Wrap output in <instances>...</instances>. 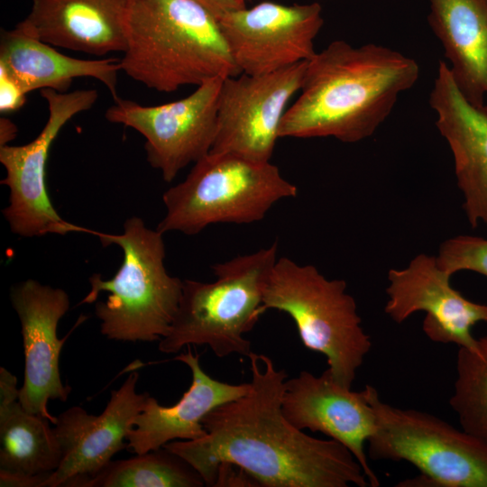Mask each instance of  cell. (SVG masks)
<instances>
[{
    "label": "cell",
    "instance_id": "cell-1",
    "mask_svg": "<svg viewBox=\"0 0 487 487\" xmlns=\"http://www.w3.org/2000/svg\"><path fill=\"white\" fill-rule=\"evenodd\" d=\"M247 393L202 419L206 436L164 446L214 486L218 466L231 463L262 487L370 486L363 467L341 443L313 437L282 412L287 372L265 354L251 352Z\"/></svg>",
    "mask_w": 487,
    "mask_h": 487
},
{
    "label": "cell",
    "instance_id": "cell-2",
    "mask_svg": "<svg viewBox=\"0 0 487 487\" xmlns=\"http://www.w3.org/2000/svg\"><path fill=\"white\" fill-rule=\"evenodd\" d=\"M419 75L418 62L400 51L335 40L308 60L300 95L281 119L280 138L361 142L376 132Z\"/></svg>",
    "mask_w": 487,
    "mask_h": 487
},
{
    "label": "cell",
    "instance_id": "cell-3",
    "mask_svg": "<svg viewBox=\"0 0 487 487\" xmlns=\"http://www.w3.org/2000/svg\"><path fill=\"white\" fill-rule=\"evenodd\" d=\"M123 54L121 71L162 93L242 74L217 19L193 0H128Z\"/></svg>",
    "mask_w": 487,
    "mask_h": 487
},
{
    "label": "cell",
    "instance_id": "cell-4",
    "mask_svg": "<svg viewBox=\"0 0 487 487\" xmlns=\"http://www.w3.org/2000/svg\"><path fill=\"white\" fill-rule=\"evenodd\" d=\"M91 234L104 246L118 245L124 258L112 278L104 280L99 273L89 278L90 290L80 304L108 292L106 300L95 305L102 335L116 341H160L170 329L183 288V280L166 270L164 234L139 216L126 219L121 234Z\"/></svg>",
    "mask_w": 487,
    "mask_h": 487
},
{
    "label": "cell",
    "instance_id": "cell-5",
    "mask_svg": "<svg viewBox=\"0 0 487 487\" xmlns=\"http://www.w3.org/2000/svg\"><path fill=\"white\" fill-rule=\"evenodd\" d=\"M278 243L211 266L216 280H183L181 299L169 333L158 349L175 354L184 346L207 345L218 357L248 356L244 337L265 312L264 286L277 261Z\"/></svg>",
    "mask_w": 487,
    "mask_h": 487
},
{
    "label": "cell",
    "instance_id": "cell-6",
    "mask_svg": "<svg viewBox=\"0 0 487 487\" xmlns=\"http://www.w3.org/2000/svg\"><path fill=\"white\" fill-rule=\"evenodd\" d=\"M297 194L271 161L209 152L163 193L166 213L157 229L195 235L214 224L259 222L277 202Z\"/></svg>",
    "mask_w": 487,
    "mask_h": 487
},
{
    "label": "cell",
    "instance_id": "cell-7",
    "mask_svg": "<svg viewBox=\"0 0 487 487\" xmlns=\"http://www.w3.org/2000/svg\"><path fill=\"white\" fill-rule=\"evenodd\" d=\"M346 289L345 280H329L314 265L280 257L264 286L262 308L287 313L303 345L326 355L333 379L352 389L372 342Z\"/></svg>",
    "mask_w": 487,
    "mask_h": 487
},
{
    "label": "cell",
    "instance_id": "cell-8",
    "mask_svg": "<svg viewBox=\"0 0 487 487\" xmlns=\"http://www.w3.org/2000/svg\"><path fill=\"white\" fill-rule=\"evenodd\" d=\"M365 388L376 417L368 456L406 461L420 472L397 486L487 487L486 441L429 413L393 407Z\"/></svg>",
    "mask_w": 487,
    "mask_h": 487
},
{
    "label": "cell",
    "instance_id": "cell-9",
    "mask_svg": "<svg viewBox=\"0 0 487 487\" xmlns=\"http://www.w3.org/2000/svg\"><path fill=\"white\" fill-rule=\"evenodd\" d=\"M40 94L49 111L40 133L23 145L0 146V162L6 172L1 184L9 189L4 217L11 232L23 238L89 234L90 229L69 223L56 211L47 189L46 170L51 147L60 130L76 115L90 109L98 93L96 89L61 93L45 88Z\"/></svg>",
    "mask_w": 487,
    "mask_h": 487
},
{
    "label": "cell",
    "instance_id": "cell-10",
    "mask_svg": "<svg viewBox=\"0 0 487 487\" xmlns=\"http://www.w3.org/2000/svg\"><path fill=\"white\" fill-rule=\"evenodd\" d=\"M225 78H209L190 95L167 104L143 106L119 97L106 109L105 117L141 133L147 161L164 181L171 182L181 170L210 152Z\"/></svg>",
    "mask_w": 487,
    "mask_h": 487
},
{
    "label": "cell",
    "instance_id": "cell-11",
    "mask_svg": "<svg viewBox=\"0 0 487 487\" xmlns=\"http://www.w3.org/2000/svg\"><path fill=\"white\" fill-rule=\"evenodd\" d=\"M307 61L261 75L225 78L218 100L217 125L211 152H227L271 161L281 119L300 91Z\"/></svg>",
    "mask_w": 487,
    "mask_h": 487
},
{
    "label": "cell",
    "instance_id": "cell-12",
    "mask_svg": "<svg viewBox=\"0 0 487 487\" xmlns=\"http://www.w3.org/2000/svg\"><path fill=\"white\" fill-rule=\"evenodd\" d=\"M218 23L241 73L261 75L310 60L324 19L317 2H262L227 13Z\"/></svg>",
    "mask_w": 487,
    "mask_h": 487
},
{
    "label": "cell",
    "instance_id": "cell-13",
    "mask_svg": "<svg viewBox=\"0 0 487 487\" xmlns=\"http://www.w3.org/2000/svg\"><path fill=\"white\" fill-rule=\"evenodd\" d=\"M10 299L21 323L24 354L18 400L26 411L54 425L57 417L50 413L49 400L66 401L71 392L62 382L59 365L67 337L57 335L58 324L69 309V296L60 288L29 279L11 288Z\"/></svg>",
    "mask_w": 487,
    "mask_h": 487
},
{
    "label": "cell",
    "instance_id": "cell-14",
    "mask_svg": "<svg viewBox=\"0 0 487 487\" xmlns=\"http://www.w3.org/2000/svg\"><path fill=\"white\" fill-rule=\"evenodd\" d=\"M450 278L438 265L436 256L417 255L407 267L388 271L384 311L398 324L423 311V330L430 340L476 350L478 341L472 327L487 323V305L464 298L451 286Z\"/></svg>",
    "mask_w": 487,
    "mask_h": 487
},
{
    "label": "cell",
    "instance_id": "cell-15",
    "mask_svg": "<svg viewBox=\"0 0 487 487\" xmlns=\"http://www.w3.org/2000/svg\"><path fill=\"white\" fill-rule=\"evenodd\" d=\"M139 376L138 372H131L124 383L111 391L106 407L98 416L73 406L57 417L53 428L62 459L44 487H78L101 471L115 454L126 448L127 433L149 396L147 392H136Z\"/></svg>",
    "mask_w": 487,
    "mask_h": 487
},
{
    "label": "cell",
    "instance_id": "cell-16",
    "mask_svg": "<svg viewBox=\"0 0 487 487\" xmlns=\"http://www.w3.org/2000/svg\"><path fill=\"white\" fill-rule=\"evenodd\" d=\"M284 386L285 418L299 429L321 432L344 445L363 467L370 486H380L364 451V443L376 427L366 388L362 391L345 388L327 369L319 376L302 371L286 380Z\"/></svg>",
    "mask_w": 487,
    "mask_h": 487
},
{
    "label": "cell",
    "instance_id": "cell-17",
    "mask_svg": "<svg viewBox=\"0 0 487 487\" xmlns=\"http://www.w3.org/2000/svg\"><path fill=\"white\" fill-rule=\"evenodd\" d=\"M429 103L436 125L453 155L464 210L472 227L487 226V106H473L457 87L448 65L440 61Z\"/></svg>",
    "mask_w": 487,
    "mask_h": 487
},
{
    "label": "cell",
    "instance_id": "cell-18",
    "mask_svg": "<svg viewBox=\"0 0 487 487\" xmlns=\"http://www.w3.org/2000/svg\"><path fill=\"white\" fill-rule=\"evenodd\" d=\"M128 0H32L15 27L55 48L96 56L124 52Z\"/></svg>",
    "mask_w": 487,
    "mask_h": 487
},
{
    "label": "cell",
    "instance_id": "cell-19",
    "mask_svg": "<svg viewBox=\"0 0 487 487\" xmlns=\"http://www.w3.org/2000/svg\"><path fill=\"white\" fill-rule=\"evenodd\" d=\"M174 359L190 369V386L170 407L160 405L149 394L142 410L134 418L133 427L126 436V448L132 453L144 454L160 449L171 441L203 437L207 434L202 423L204 417L249 391L250 382L230 384L213 379L203 371L199 354H193L190 349Z\"/></svg>",
    "mask_w": 487,
    "mask_h": 487
},
{
    "label": "cell",
    "instance_id": "cell-20",
    "mask_svg": "<svg viewBox=\"0 0 487 487\" xmlns=\"http://www.w3.org/2000/svg\"><path fill=\"white\" fill-rule=\"evenodd\" d=\"M429 25L464 96L483 107L487 96V0H428Z\"/></svg>",
    "mask_w": 487,
    "mask_h": 487
},
{
    "label": "cell",
    "instance_id": "cell-21",
    "mask_svg": "<svg viewBox=\"0 0 487 487\" xmlns=\"http://www.w3.org/2000/svg\"><path fill=\"white\" fill-rule=\"evenodd\" d=\"M120 59L82 60L64 55L55 47L29 36L14 27L2 30L0 36V67H3L24 92L50 88L68 92L78 78H93L111 93L117 95Z\"/></svg>",
    "mask_w": 487,
    "mask_h": 487
},
{
    "label": "cell",
    "instance_id": "cell-22",
    "mask_svg": "<svg viewBox=\"0 0 487 487\" xmlns=\"http://www.w3.org/2000/svg\"><path fill=\"white\" fill-rule=\"evenodd\" d=\"M16 377L0 367V470L35 475L53 473L62 453L48 418L26 411Z\"/></svg>",
    "mask_w": 487,
    "mask_h": 487
},
{
    "label": "cell",
    "instance_id": "cell-23",
    "mask_svg": "<svg viewBox=\"0 0 487 487\" xmlns=\"http://www.w3.org/2000/svg\"><path fill=\"white\" fill-rule=\"evenodd\" d=\"M201 475L179 455L161 447L117 461H110L79 487H201Z\"/></svg>",
    "mask_w": 487,
    "mask_h": 487
},
{
    "label": "cell",
    "instance_id": "cell-24",
    "mask_svg": "<svg viewBox=\"0 0 487 487\" xmlns=\"http://www.w3.org/2000/svg\"><path fill=\"white\" fill-rule=\"evenodd\" d=\"M477 341L476 350L458 349L457 377L449 404L461 427L487 442V335Z\"/></svg>",
    "mask_w": 487,
    "mask_h": 487
},
{
    "label": "cell",
    "instance_id": "cell-25",
    "mask_svg": "<svg viewBox=\"0 0 487 487\" xmlns=\"http://www.w3.org/2000/svg\"><path fill=\"white\" fill-rule=\"evenodd\" d=\"M436 260L450 276L472 271L487 277V239L473 235L449 238L441 244Z\"/></svg>",
    "mask_w": 487,
    "mask_h": 487
},
{
    "label": "cell",
    "instance_id": "cell-26",
    "mask_svg": "<svg viewBox=\"0 0 487 487\" xmlns=\"http://www.w3.org/2000/svg\"><path fill=\"white\" fill-rule=\"evenodd\" d=\"M26 93L21 85L0 67V111L11 113L21 108L26 102Z\"/></svg>",
    "mask_w": 487,
    "mask_h": 487
},
{
    "label": "cell",
    "instance_id": "cell-27",
    "mask_svg": "<svg viewBox=\"0 0 487 487\" xmlns=\"http://www.w3.org/2000/svg\"><path fill=\"white\" fill-rule=\"evenodd\" d=\"M215 487L223 486H259L257 482L243 469L231 463L218 466Z\"/></svg>",
    "mask_w": 487,
    "mask_h": 487
},
{
    "label": "cell",
    "instance_id": "cell-28",
    "mask_svg": "<svg viewBox=\"0 0 487 487\" xmlns=\"http://www.w3.org/2000/svg\"><path fill=\"white\" fill-rule=\"evenodd\" d=\"M51 473L29 475L0 470L1 487H44Z\"/></svg>",
    "mask_w": 487,
    "mask_h": 487
},
{
    "label": "cell",
    "instance_id": "cell-29",
    "mask_svg": "<svg viewBox=\"0 0 487 487\" xmlns=\"http://www.w3.org/2000/svg\"><path fill=\"white\" fill-rule=\"evenodd\" d=\"M205 7L218 21L220 17L232 11L245 8V0H193Z\"/></svg>",
    "mask_w": 487,
    "mask_h": 487
},
{
    "label": "cell",
    "instance_id": "cell-30",
    "mask_svg": "<svg viewBox=\"0 0 487 487\" xmlns=\"http://www.w3.org/2000/svg\"><path fill=\"white\" fill-rule=\"evenodd\" d=\"M17 135L16 125L8 118L0 119V146L7 145Z\"/></svg>",
    "mask_w": 487,
    "mask_h": 487
}]
</instances>
